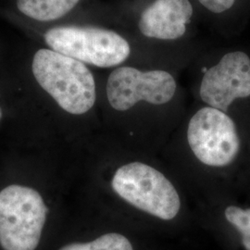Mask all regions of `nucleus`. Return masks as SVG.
Segmentation results:
<instances>
[{
    "label": "nucleus",
    "mask_w": 250,
    "mask_h": 250,
    "mask_svg": "<svg viewBox=\"0 0 250 250\" xmlns=\"http://www.w3.org/2000/svg\"><path fill=\"white\" fill-rule=\"evenodd\" d=\"M188 140L197 160L211 167L229 165L240 149L233 121L224 111L212 107H203L191 118Z\"/></svg>",
    "instance_id": "5"
},
{
    "label": "nucleus",
    "mask_w": 250,
    "mask_h": 250,
    "mask_svg": "<svg viewBox=\"0 0 250 250\" xmlns=\"http://www.w3.org/2000/svg\"><path fill=\"white\" fill-rule=\"evenodd\" d=\"M49 208L36 188L11 184L0 190V248L36 250L40 246Z\"/></svg>",
    "instance_id": "2"
},
{
    "label": "nucleus",
    "mask_w": 250,
    "mask_h": 250,
    "mask_svg": "<svg viewBox=\"0 0 250 250\" xmlns=\"http://www.w3.org/2000/svg\"><path fill=\"white\" fill-rule=\"evenodd\" d=\"M51 49L81 62L100 68L123 63L130 55V45L116 32L98 27L58 26L45 33Z\"/></svg>",
    "instance_id": "4"
},
{
    "label": "nucleus",
    "mask_w": 250,
    "mask_h": 250,
    "mask_svg": "<svg viewBox=\"0 0 250 250\" xmlns=\"http://www.w3.org/2000/svg\"><path fill=\"white\" fill-rule=\"evenodd\" d=\"M81 0H15V8L24 17L51 22L65 17Z\"/></svg>",
    "instance_id": "9"
},
{
    "label": "nucleus",
    "mask_w": 250,
    "mask_h": 250,
    "mask_svg": "<svg viewBox=\"0 0 250 250\" xmlns=\"http://www.w3.org/2000/svg\"><path fill=\"white\" fill-rule=\"evenodd\" d=\"M206 9L214 13H222L231 9L235 0H198Z\"/></svg>",
    "instance_id": "12"
},
{
    "label": "nucleus",
    "mask_w": 250,
    "mask_h": 250,
    "mask_svg": "<svg viewBox=\"0 0 250 250\" xmlns=\"http://www.w3.org/2000/svg\"><path fill=\"white\" fill-rule=\"evenodd\" d=\"M192 15L189 0H156L142 13L139 30L146 37L175 40L186 34Z\"/></svg>",
    "instance_id": "8"
},
{
    "label": "nucleus",
    "mask_w": 250,
    "mask_h": 250,
    "mask_svg": "<svg viewBox=\"0 0 250 250\" xmlns=\"http://www.w3.org/2000/svg\"><path fill=\"white\" fill-rule=\"evenodd\" d=\"M224 215L242 234V243L246 250H250V208L243 209L235 206L226 208Z\"/></svg>",
    "instance_id": "11"
},
{
    "label": "nucleus",
    "mask_w": 250,
    "mask_h": 250,
    "mask_svg": "<svg viewBox=\"0 0 250 250\" xmlns=\"http://www.w3.org/2000/svg\"><path fill=\"white\" fill-rule=\"evenodd\" d=\"M1 119H2V108L0 107V121H1Z\"/></svg>",
    "instance_id": "13"
},
{
    "label": "nucleus",
    "mask_w": 250,
    "mask_h": 250,
    "mask_svg": "<svg viewBox=\"0 0 250 250\" xmlns=\"http://www.w3.org/2000/svg\"><path fill=\"white\" fill-rule=\"evenodd\" d=\"M111 187L126 202L161 220L170 221L178 214L181 202L176 189L151 166L132 162L120 167Z\"/></svg>",
    "instance_id": "3"
},
{
    "label": "nucleus",
    "mask_w": 250,
    "mask_h": 250,
    "mask_svg": "<svg viewBox=\"0 0 250 250\" xmlns=\"http://www.w3.org/2000/svg\"><path fill=\"white\" fill-rule=\"evenodd\" d=\"M58 250H134V249L131 242L125 235L117 232H108L92 241L66 244Z\"/></svg>",
    "instance_id": "10"
},
{
    "label": "nucleus",
    "mask_w": 250,
    "mask_h": 250,
    "mask_svg": "<svg viewBox=\"0 0 250 250\" xmlns=\"http://www.w3.org/2000/svg\"><path fill=\"white\" fill-rule=\"evenodd\" d=\"M199 92L209 107L224 112L234 99L250 97V57L240 51L224 55L220 62L206 71Z\"/></svg>",
    "instance_id": "7"
},
{
    "label": "nucleus",
    "mask_w": 250,
    "mask_h": 250,
    "mask_svg": "<svg viewBox=\"0 0 250 250\" xmlns=\"http://www.w3.org/2000/svg\"><path fill=\"white\" fill-rule=\"evenodd\" d=\"M32 72L38 84L66 112L82 115L95 105L96 83L84 63L42 48L34 56Z\"/></svg>",
    "instance_id": "1"
},
{
    "label": "nucleus",
    "mask_w": 250,
    "mask_h": 250,
    "mask_svg": "<svg viewBox=\"0 0 250 250\" xmlns=\"http://www.w3.org/2000/svg\"><path fill=\"white\" fill-rule=\"evenodd\" d=\"M176 91V82L165 71L140 72L132 67H120L108 76V103L119 111L128 110L139 101L163 105Z\"/></svg>",
    "instance_id": "6"
}]
</instances>
